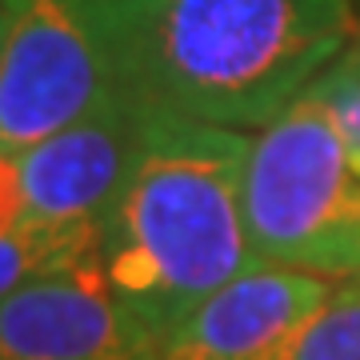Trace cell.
Here are the masks:
<instances>
[{
    "mask_svg": "<svg viewBox=\"0 0 360 360\" xmlns=\"http://www.w3.org/2000/svg\"><path fill=\"white\" fill-rule=\"evenodd\" d=\"M116 92L89 0H4L0 153H28Z\"/></svg>",
    "mask_w": 360,
    "mask_h": 360,
    "instance_id": "obj_4",
    "label": "cell"
},
{
    "mask_svg": "<svg viewBox=\"0 0 360 360\" xmlns=\"http://www.w3.org/2000/svg\"><path fill=\"white\" fill-rule=\"evenodd\" d=\"M116 92L156 116L264 129L356 40L352 0H89Z\"/></svg>",
    "mask_w": 360,
    "mask_h": 360,
    "instance_id": "obj_1",
    "label": "cell"
},
{
    "mask_svg": "<svg viewBox=\"0 0 360 360\" xmlns=\"http://www.w3.org/2000/svg\"><path fill=\"white\" fill-rule=\"evenodd\" d=\"M348 281H360V257H356V264H352V272H348Z\"/></svg>",
    "mask_w": 360,
    "mask_h": 360,
    "instance_id": "obj_13",
    "label": "cell"
},
{
    "mask_svg": "<svg viewBox=\"0 0 360 360\" xmlns=\"http://www.w3.org/2000/svg\"><path fill=\"white\" fill-rule=\"evenodd\" d=\"M356 193L360 165L316 84L248 136L240 212L260 264L348 276Z\"/></svg>",
    "mask_w": 360,
    "mask_h": 360,
    "instance_id": "obj_3",
    "label": "cell"
},
{
    "mask_svg": "<svg viewBox=\"0 0 360 360\" xmlns=\"http://www.w3.org/2000/svg\"><path fill=\"white\" fill-rule=\"evenodd\" d=\"M333 288L321 272L257 264L208 296L153 360H276Z\"/></svg>",
    "mask_w": 360,
    "mask_h": 360,
    "instance_id": "obj_6",
    "label": "cell"
},
{
    "mask_svg": "<svg viewBox=\"0 0 360 360\" xmlns=\"http://www.w3.org/2000/svg\"><path fill=\"white\" fill-rule=\"evenodd\" d=\"M0 44H4V0H0Z\"/></svg>",
    "mask_w": 360,
    "mask_h": 360,
    "instance_id": "obj_14",
    "label": "cell"
},
{
    "mask_svg": "<svg viewBox=\"0 0 360 360\" xmlns=\"http://www.w3.org/2000/svg\"><path fill=\"white\" fill-rule=\"evenodd\" d=\"M37 220L28 217L25 184H20V160L13 153H0V240L25 232Z\"/></svg>",
    "mask_w": 360,
    "mask_h": 360,
    "instance_id": "obj_11",
    "label": "cell"
},
{
    "mask_svg": "<svg viewBox=\"0 0 360 360\" xmlns=\"http://www.w3.org/2000/svg\"><path fill=\"white\" fill-rule=\"evenodd\" d=\"M248 132L153 116L124 193L101 224L92 269L116 312L160 348L260 257L240 212Z\"/></svg>",
    "mask_w": 360,
    "mask_h": 360,
    "instance_id": "obj_2",
    "label": "cell"
},
{
    "mask_svg": "<svg viewBox=\"0 0 360 360\" xmlns=\"http://www.w3.org/2000/svg\"><path fill=\"white\" fill-rule=\"evenodd\" d=\"M316 89L328 101L336 124H340L348 148H352V156H356V165H360V32L333 65L316 77Z\"/></svg>",
    "mask_w": 360,
    "mask_h": 360,
    "instance_id": "obj_10",
    "label": "cell"
},
{
    "mask_svg": "<svg viewBox=\"0 0 360 360\" xmlns=\"http://www.w3.org/2000/svg\"><path fill=\"white\" fill-rule=\"evenodd\" d=\"M276 360H360V281L336 284Z\"/></svg>",
    "mask_w": 360,
    "mask_h": 360,
    "instance_id": "obj_9",
    "label": "cell"
},
{
    "mask_svg": "<svg viewBox=\"0 0 360 360\" xmlns=\"http://www.w3.org/2000/svg\"><path fill=\"white\" fill-rule=\"evenodd\" d=\"M0 360H153L96 269L80 264L0 300Z\"/></svg>",
    "mask_w": 360,
    "mask_h": 360,
    "instance_id": "obj_7",
    "label": "cell"
},
{
    "mask_svg": "<svg viewBox=\"0 0 360 360\" xmlns=\"http://www.w3.org/2000/svg\"><path fill=\"white\" fill-rule=\"evenodd\" d=\"M148 108L112 92L77 124L20 153L28 217L37 224H104L116 196L124 193L144 136L153 129Z\"/></svg>",
    "mask_w": 360,
    "mask_h": 360,
    "instance_id": "obj_5",
    "label": "cell"
},
{
    "mask_svg": "<svg viewBox=\"0 0 360 360\" xmlns=\"http://www.w3.org/2000/svg\"><path fill=\"white\" fill-rule=\"evenodd\" d=\"M352 224H356V248H352V264H356V257H360V193H356V208H352ZM352 264H348V272H352Z\"/></svg>",
    "mask_w": 360,
    "mask_h": 360,
    "instance_id": "obj_12",
    "label": "cell"
},
{
    "mask_svg": "<svg viewBox=\"0 0 360 360\" xmlns=\"http://www.w3.org/2000/svg\"><path fill=\"white\" fill-rule=\"evenodd\" d=\"M101 240V224H28L16 236L0 240V300L25 284L89 264Z\"/></svg>",
    "mask_w": 360,
    "mask_h": 360,
    "instance_id": "obj_8",
    "label": "cell"
}]
</instances>
